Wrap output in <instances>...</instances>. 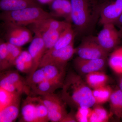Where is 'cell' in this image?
Here are the masks:
<instances>
[{"mask_svg":"<svg viewBox=\"0 0 122 122\" xmlns=\"http://www.w3.org/2000/svg\"><path fill=\"white\" fill-rule=\"evenodd\" d=\"M76 33L71 23H70L61 33L57 41L54 46L49 50H56L62 49L74 42Z\"/></svg>","mask_w":122,"mask_h":122,"instance_id":"cell-16","label":"cell"},{"mask_svg":"<svg viewBox=\"0 0 122 122\" xmlns=\"http://www.w3.org/2000/svg\"><path fill=\"white\" fill-rule=\"evenodd\" d=\"M85 77L86 82L93 89L107 85L109 81L108 76L101 71L90 73L86 75Z\"/></svg>","mask_w":122,"mask_h":122,"instance_id":"cell-19","label":"cell"},{"mask_svg":"<svg viewBox=\"0 0 122 122\" xmlns=\"http://www.w3.org/2000/svg\"><path fill=\"white\" fill-rule=\"evenodd\" d=\"M108 63L115 73L122 74V46L113 51L109 57Z\"/></svg>","mask_w":122,"mask_h":122,"instance_id":"cell-25","label":"cell"},{"mask_svg":"<svg viewBox=\"0 0 122 122\" xmlns=\"http://www.w3.org/2000/svg\"><path fill=\"white\" fill-rule=\"evenodd\" d=\"M20 102L6 107L0 111V122H12L17 118L20 112Z\"/></svg>","mask_w":122,"mask_h":122,"instance_id":"cell-23","label":"cell"},{"mask_svg":"<svg viewBox=\"0 0 122 122\" xmlns=\"http://www.w3.org/2000/svg\"><path fill=\"white\" fill-rule=\"evenodd\" d=\"M41 96L48 110L49 120L53 122H61L68 113L66 103L57 95L53 93Z\"/></svg>","mask_w":122,"mask_h":122,"instance_id":"cell-9","label":"cell"},{"mask_svg":"<svg viewBox=\"0 0 122 122\" xmlns=\"http://www.w3.org/2000/svg\"><path fill=\"white\" fill-rule=\"evenodd\" d=\"M92 110V109L90 108H78L75 113L77 122H89Z\"/></svg>","mask_w":122,"mask_h":122,"instance_id":"cell-30","label":"cell"},{"mask_svg":"<svg viewBox=\"0 0 122 122\" xmlns=\"http://www.w3.org/2000/svg\"><path fill=\"white\" fill-rule=\"evenodd\" d=\"M51 18H55L50 12H46L41 7H29L15 11H2L0 14V20L2 22L25 26Z\"/></svg>","mask_w":122,"mask_h":122,"instance_id":"cell-3","label":"cell"},{"mask_svg":"<svg viewBox=\"0 0 122 122\" xmlns=\"http://www.w3.org/2000/svg\"><path fill=\"white\" fill-rule=\"evenodd\" d=\"M8 53L7 59V69L15 66V61L22 51L20 46L7 42Z\"/></svg>","mask_w":122,"mask_h":122,"instance_id":"cell-27","label":"cell"},{"mask_svg":"<svg viewBox=\"0 0 122 122\" xmlns=\"http://www.w3.org/2000/svg\"><path fill=\"white\" fill-rule=\"evenodd\" d=\"M106 58L86 59L77 56L73 61L74 68L80 75H85L98 71H102L106 64Z\"/></svg>","mask_w":122,"mask_h":122,"instance_id":"cell-12","label":"cell"},{"mask_svg":"<svg viewBox=\"0 0 122 122\" xmlns=\"http://www.w3.org/2000/svg\"><path fill=\"white\" fill-rule=\"evenodd\" d=\"M121 119H122V116H121Z\"/></svg>","mask_w":122,"mask_h":122,"instance_id":"cell-35","label":"cell"},{"mask_svg":"<svg viewBox=\"0 0 122 122\" xmlns=\"http://www.w3.org/2000/svg\"><path fill=\"white\" fill-rule=\"evenodd\" d=\"M21 112L22 119L25 122L49 121L48 110L39 96H28L22 103Z\"/></svg>","mask_w":122,"mask_h":122,"instance_id":"cell-4","label":"cell"},{"mask_svg":"<svg viewBox=\"0 0 122 122\" xmlns=\"http://www.w3.org/2000/svg\"><path fill=\"white\" fill-rule=\"evenodd\" d=\"M0 86L11 92L22 95L30 96V88L19 73L15 71H9L0 74Z\"/></svg>","mask_w":122,"mask_h":122,"instance_id":"cell-7","label":"cell"},{"mask_svg":"<svg viewBox=\"0 0 122 122\" xmlns=\"http://www.w3.org/2000/svg\"><path fill=\"white\" fill-rule=\"evenodd\" d=\"M37 0L39 3H41L42 5H49L54 0Z\"/></svg>","mask_w":122,"mask_h":122,"instance_id":"cell-33","label":"cell"},{"mask_svg":"<svg viewBox=\"0 0 122 122\" xmlns=\"http://www.w3.org/2000/svg\"><path fill=\"white\" fill-rule=\"evenodd\" d=\"M44 70L46 79L63 86L66 77V70L56 66L48 65L41 67Z\"/></svg>","mask_w":122,"mask_h":122,"instance_id":"cell-17","label":"cell"},{"mask_svg":"<svg viewBox=\"0 0 122 122\" xmlns=\"http://www.w3.org/2000/svg\"><path fill=\"white\" fill-rule=\"evenodd\" d=\"M46 79L45 75L43 68H40L35 71L30 78L28 81H26V82L30 88Z\"/></svg>","mask_w":122,"mask_h":122,"instance_id":"cell-29","label":"cell"},{"mask_svg":"<svg viewBox=\"0 0 122 122\" xmlns=\"http://www.w3.org/2000/svg\"><path fill=\"white\" fill-rule=\"evenodd\" d=\"M15 66L18 70L30 74L33 66L31 55L28 51H23L15 61Z\"/></svg>","mask_w":122,"mask_h":122,"instance_id":"cell-21","label":"cell"},{"mask_svg":"<svg viewBox=\"0 0 122 122\" xmlns=\"http://www.w3.org/2000/svg\"><path fill=\"white\" fill-rule=\"evenodd\" d=\"M2 39L10 44L21 46L30 42L33 40L32 32L27 26L2 22Z\"/></svg>","mask_w":122,"mask_h":122,"instance_id":"cell-5","label":"cell"},{"mask_svg":"<svg viewBox=\"0 0 122 122\" xmlns=\"http://www.w3.org/2000/svg\"><path fill=\"white\" fill-rule=\"evenodd\" d=\"M113 91L111 87L107 85L92 90L95 105H100L109 102Z\"/></svg>","mask_w":122,"mask_h":122,"instance_id":"cell-24","label":"cell"},{"mask_svg":"<svg viewBox=\"0 0 122 122\" xmlns=\"http://www.w3.org/2000/svg\"><path fill=\"white\" fill-rule=\"evenodd\" d=\"M62 87L61 85L46 79L37 85L30 87V93L34 95L43 96L53 93L56 90Z\"/></svg>","mask_w":122,"mask_h":122,"instance_id":"cell-18","label":"cell"},{"mask_svg":"<svg viewBox=\"0 0 122 122\" xmlns=\"http://www.w3.org/2000/svg\"><path fill=\"white\" fill-rule=\"evenodd\" d=\"M49 6L50 12L55 18H62L66 21L71 23L72 6L70 0H54Z\"/></svg>","mask_w":122,"mask_h":122,"instance_id":"cell-14","label":"cell"},{"mask_svg":"<svg viewBox=\"0 0 122 122\" xmlns=\"http://www.w3.org/2000/svg\"><path fill=\"white\" fill-rule=\"evenodd\" d=\"M86 36L76 48L75 53L78 56L86 59H107L109 53L100 46L96 37Z\"/></svg>","mask_w":122,"mask_h":122,"instance_id":"cell-8","label":"cell"},{"mask_svg":"<svg viewBox=\"0 0 122 122\" xmlns=\"http://www.w3.org/2000/svg\"><path fill=\"white\" fill-rule=\"evenodd\" d=\"M77 122V121L75 116V114H74L73 112L72 111L69 113H68L61 122Z\"/></svg>","mask_w":122,"mask_h":122,"instance_id":"cell-31","label":"cell"},{"mask_svg":"<svg viewBox=\"0 0 122 122\" xmlns=\"http://www.w3.org/2000/svg\"><path fill=\"white\" fill-rule=\"evenodd\" d=\"M75 53L76 48L74 46V42L59 49L49 50L46 52L42 58L39 68L48 65H52L66 70L68 62Z\"/></svg>","mask_w":122,"mask_h":122,"instance_id":"cell-6","label":"cell"},{"mask_svg":"<svg viewBox=\"0 0 122 122\" xmlns=\"http://www.w3.org/2000/svg\"><path fill=\"white\" fill-rule=\"evenodd\" d=\"M114 25H117L119 28V30H118L120 38H122V14L115 23Z\"/></svg>","mask_w":122,"mask_h":122,"instance_id":"cell-32","label":"cell"},{"mask_svg":"<svg viewBox=\"0 0 122 122\" xmlns=\"http://www.w3.org/2000/svg\"><path fill=\"white\" fill-rule=\"evenodd\" d=\"M110 118L107 110L99 105H96L92 109L89 122H108Z\"/></svg>","mask_w":122,"mask_h":122,"instance_id":"cell-26","label":"cell"},{"mask_svg":"<svg viewBox=\"0 0 122 122\" xmlns=\"http://www.w3.org/2000/svg\"><path fill=\"white\" fill-rule=\"evenodd\" d=\"M37 0H0V10L2 11L19 10L32 7H42Z\"/></svg>","mask_w":122,"mask_h":122,"instance_id":"cell-15","label":"cell"},{"mask_svg":"<svg viewBox=\"0 0 122 122\" xmlns=\"http://www.w3.org/2000/svg\"><path fill=\"white\" fill-rule=\"evenodd\" d=\"M8 46L7 42L0 39V71L7 69V59Z\"/></svg>","mask_w":122,"mask_h":122,"instance_id":"cell-28","label":"cell"},{"mask_svg":"<svg viewBox=\"0 0 122 122\" xmlns=\"http://www.w3.org/2000/svg\"><path fill=\"white\" fill-rule=\"evenodd\" d=\"M21 96L0 86V111L12 104L20 102Z\"/></svg>","mask_w":122,"mask_h":122,"instance_id":"cell-22","label":"cell"},{"mask_svg":"<svg viewBox=\"0 0 122 122\" xmlns=\"http://www.w3.org/2000/svg\"><path fill=\"white\" fill-rule=\"evenodd\" d=\"M61 97L72 109L91 108L95 105L92 90L81 75L68 72L62 87Z\"/></svg>","mask_w":122,"mask_h":122,"instance_id":"cell-1","label":"cell"},{"mask_svg":"<svg viewBox=\"0 0 122 122\" xmlns=\"http://www.w3.org/2000/svg\"><path fill=\"white\" fill-rule=\"evenodd\" d=\"M120 75V78L119 79V89L122 91V74Z\"/></svg>","mask_w":122,"mask_h":122,"instance_id":"cell-34","label":"cell"},{"mask_svg":"<svg viewBox=\"0 0 122 122\" xmlns=\"http://www.w3.org/2000/svg\"><path fill=\"white\" fill-rule=\"evenodd\" d=\"M102 26V29L96 37V39L100 46L109 53L115 49L121 38L114 24L107 23Z\"/></svg>","mask_w":122,"mask_h":122,"instance_id":"cell-10","label":"cell"},{"mask_svg":"<svg viewBox=\"0 0 122 122\" xmlns=\"http://www.w3.org/2000/svg\"><path fill=\"white\" fill-rule=\"evenodd\" d=\"M71 23L76 36L89 35L94 29L100 15V4L96 0H70Z\"/></svg>","mask_w":122,"mask_h":122,"instance_id":"cell-2","label":"cell"},{"mask_svg":"<svg viewBox=\"0 0 122 122\" xmlns=\"http://www.w3.org/2000/svg\"><path fill=\"white\" fill-rule=\"evenodd\" d=\"M28 51L32 59L33 66L26 81H28L34 73L39 68L42 58L46 52L45 43L42 38L38 35H35Z\"/></svg>","mask_w":122,"mask_h":122,"instance_id":"cell-13","label":"cell"},{"mask_svg":"<svg viewBox=\"0 0 122 122\" xmlns=\"http://www.w3.org/2000/svg\"><path fill=\"white\" fill-rule=\"evenodd\" d=\"M99 23L115 24L122 14V0H107L100 4Z\"/></svg>","mask_w":122,"mask_h":122,"instance_id":"cell-11","label":"cell"},{"mask_svg":"<svg viewBox=\"0 0 122 122\" xmlns=\"http://www.w3.org/2000/svg\"><path fill=\"white\" fill-rule=\"evenodd\" d=\"M112 115L121 119L122 114V91L119 89L113 91L109 100Z\"/></svg>","mask_w":122,"mask_h":122,"instance_id":"cell-20","label":"cell"}]
</instances>
